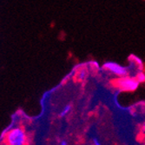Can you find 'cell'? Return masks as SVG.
Wrapping results in <instances>:
<instances>
[{
  "instance_id": "3",
  "label": "cell",
  "mask_w": 145,
  "mask_h": 145,
  "mask_svg": "<svg viewBox=\"0 0 145 145\" xmlns=\"http://www.w3.org/2000/svg\"><path fill=\"white\" fill-rule=\"evenodd\" d=\"M103 68L105 71H107L109 72H110L111 74L117 76H128L129 74V71L126 67L123 66V65L116 63L114 62H107L106 63H104Z\"/></svg>"
},
{
  "instance_id": "4",
  "label": "cell",
  "mask_w": 145,
  "mask_h": 145,
  "mask_svg": "<svg viewBox=\"0 0 145 145\" xmlns=\"http://www.w3.org/2000/svg\"><path fill=\"white\" fill-rule=\"evenodd\" d=\"M75 76L76 78V80H78V81H80V82L84 81L85 79L87 78V76H88V70L86 69V67L79 68L76 71V73Z\"/></svg>"
},
{
  "instance_id": "10",
  "label": "cell",
  "mask_w": 145,
  "mask_h": 145,
  "mask_svg": "<svg viewBox=\"0 0 145 145\" xmlns=\"http://www.w3.org/2000/svg\"><path fill=\"white\" fill-rule=\"evenodd\" d=\"M142 145H144V144H142Z\"/></svg>"
},
{
  "instance_id": "7",
  "label": "cell",
  "mask_w": 145,
  "mask_h": 145,
  "mask_svg": "<svg viewBox=\"0 0 145 145\" xmlns=\"http://www.w3.org/2000/svg\"><path fill=\"white\" fill-rule=\"evenodd\" d=\"M131 57H132V59H133V62H134V63H136L137 64L140 65V66H141V65L142 64V60H141L140 58L137 57L136 56H132Z\"/></svg>"
},
{
  "instance_id": "5",
  "label": "cell",
  "mask_w": 145,
  "mask_h": 145,
  "mask_svg": "<svg viewBox=\"0 0 145 145\" xmlns=\"http://www.w3.org/2000/svg\"><path fill=\"white\" fill-rule=\"evenodd\" d=\"M71 109H72V105L71 104L65 105V106L63 108V110L60 111V113H59V117H64V116H66L71 111Z\"/></svg>"
},
{
  "instance_id": "6",
  "label": "cell",
  "mask_w": 145,
  "mask_h": 145,
  "mask_svg": "<svg viewBox=\"0 0 145 145\" xmlns=\"http://www.w3.org/2000/svg\"><path fill=\"white\" fill-rule=\"evenodd\" d=\"M136 79L139 82V83H143L144 80H145V76H144V73L143 72H139L137 76H136Z\"/></svg>"
},
{
  "instance_id": "2",
  "label": "cell",
  "mask_w": 145,
  "mask_h": 145,
  "mask_svg": "<svg viewBox=\"0 0 145 145\" xmlns=\"http://www.w3.org/2000/svg\"><path fill=\"white\" fill-rule=\"evenodd\" d=\"M139 82L136 79V77L124 76H120L113 82V85L121 91L125 92H133L137 89L139 87Z\"/></svg>"
},
{
  "instance_id": "1",
  "label": "cell",
  "mask_w": 145,
  "mask_h": 145,
  "mask_svg": "<svg viewBox=\"0 0 145 145\" xmlns=\"http://www.w3.org/2000/svg\"><path fill=\"white\" fill-rule=\"evenodd\" d=\"M4 142L5 145H28L29 137L23 127L16 126L5 133Z\"/></svg>"
},
{
  "instance_id": "8",
  "label": "cell",
  "mask_w": 145,
  "mask_h": 145,
  "mask_svg": "<svg viewBox=\"0 0 145 145\" xmlns=\"http://www.w3.org/2000/svg\"><path fill=\"white\" fill-rule=\"evenodd\" d=\"M89 145H102L100 143V142L97 139H93V142H92Z\"/></svg>"
},
{
  "instance_id": "9",
  "label": "cell",
  "mask_w": 145,
  "mask_h": 145,
  "mask_svg": "<svg viewBox=\"0 0 145 145\" xmlns=\"http://www.w3.org/2000/svg\"><path fill=\"white\" fill-rule=\"evenodd\" d=\"M59 145H68V143H67L66 141H62V142L59 143Z\"/></svg>"
}]
</instances>
